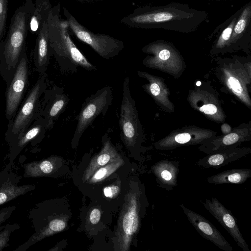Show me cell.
Segmentation results:
<instances>
[{
    "instance_id": "484cf974",
    "label": "cell",
    "mask_w": 251,
    "mask_h": 251,
    "mask_svg": "<svg viewBox=\"0 0 251 251\" xmlns=\"http://www.w3.org/2000/svg\"><path fill=\"white\" fill-rule=\"evenodd\" d=\"M240 140V137L237 133H231L224 136L222 139L220 145L216 150L215 152L219 151L236 144Z\"/></svg>"
},
{
    "instance_id": "9a60e30c",
    "label": "cell",
    "mask_w": 251,
    "mask_h": 251,
    "mask_svg": "<svg viewBox=\"0 0 251 251\" xmlns=\"http://www.w3.org/2000/svg\"><path fill=\"white\" fill-rule=\"evenodd\" d=\"M179 166L178 161L167 159L161 160L152 166L151 170L160 187L169 191L177 185Z\"/></svg>"
},
{
    "instance_id": "5b68a950",
    "label": "cell",
    "mask_w": 251,
    "mask_h": 251,
    "mask_svg": "<svg viewBox=\"0 0 251 251\" xmlns=\"http://www.w3.org/2000/svg\"><path fill=\"white\" fill-rule=\"evenodd\" d=\"M47 74L40 75L26 95L14 117L9 121L5 133L8 144L40 117L41 100L47 88Z\"/></svg>"
},
{
    "instance_id": "83f0119b",
    "label": "cell",
    "mask_w": 251,
    "mask_h": 251,
    "mask_svg": "<svg viewBox=\"0 0 251 251\" xmlns=\"http://www.w3.org/2000/svg\"><path fill=\"white\" fill-rule=\"evenodd\" d=\"M120 187L117 185H111L105 187L103 189V193L106 197L114 198L119 193Z\"/></svg>"
},
{
    "instance_id": "e575fe53",
    "label": "cell",
    "mask_w": 251,
    "mask_h": 251,
    "mask_svg": "<svg viewBox=\"0 0 251 251\" xmlns=\"http://www.w3.org/2000/svg\"><path fill=\"white\" fill-rule=\"evenodd\" d=\"M215 0V1H228L229 0Z\"/></svg>"
},
{
    "instance_id": "1f68e13d",
    "label": "cell",
    "mask_w": 251,
    "mask_h": 251,
    "mask_svg": "<svg viewBox=\"0 0 251 251\" xmlns=\"http://www.w3.org/2000/svg\"><path fill=\"white\" fill-rule=\"evenodd\" d=\"M200 110L206 114L212 115L216 113L217 109L214 104H209L201 107Z\"/></svg>"
},
{
    "instance_id": "8992f818",
    "label": "cell",
    "mask_w": 251,
    "mask_h": 251,
    "mask_svg": "<svg viewBox=\"0 0 251 251\" xmlns=\"http://www.w3.org/2000/svg\"><path fill=\"white\" fill-rule=\"evenodd\" d=\"M63 11L69 28L73 34L102 58L109 60L117 56L124 49V43L122 41L110 35L94 33L79 24L65 8Z\"/></svg>"
},
{
    "instance_id": "ba28073f",
    "label": "cell",
    "mask_w": 251,
    "mask_h": 251,
    "mask_svg": "<svg viewBox=\"0 0 251 251\" xmlns=\"http://www.w3.org/2000/svg\"><path fill=\"white\" fill-rule=\"evenodd\" d=\"M29 63L25 50L23 53L14 73L6 83L5 117L10 120L17 113L29 85Z\"/></svg>"
},
{
    "instance_id": "ac0fdd59",
    "label": "cell",
    "mask_w": 251,
    "mask_h": 251,
    "mask_svg": "<svg viewBox=\"0 0 251 251\" xmlns=\"http://www.w3.org/2000/svg\"><path fill=\"white\" fill-rule=\"evenodd\" d=\"M250 152L248 149H226L208 154L196 165L203 168H219L235 161Z\"/></svg>"
},
{
    "instance_id": "cb8c5ba5",
    "label": "cell",
    "mask_w": 251,
    "mask_h": 251,
    "mask_svg": "<svg viewBox=\"0 0 251 251\" xmlns=\"http://www.w3.org/2000/svg\"><path fill=\"white\" fill-rule=\"evenodd\" d=\"M20 225L17 223H8L0 226V251L8 247L10 236L12 232L20 228Z\"/></svg>"
},
{
    "instance_id": "836d02e7",
    "label": "cell",
    "mask_w": 251,
    "mask_h": 251,
    "mask_svg": "<svg viewBox=\"0 0 251 251\" xmlns=\"http://www.w3.org/2000/svg\"><path fill=\"white\" fill-rule=\"evenodd\" d=\"M222 130L225 134L228 133L230 131V127L227 124H224L222 126Z\"/></svg>"
},
{
    "instance_id": "f1b7e54d",
    "label": "cell",
    "mask_w": 251,
    "mask_h": 251,
    "mask_svg": "<svg viewBox=\"0 0 251 251\" xmlns=\"http://www.w3.org/2000/svg\"><path fill=\"white\" fill-rule=\"evenodd\" d=\"M227 83L232 90L238 94H240L243 91L242 88L238 79L233 76L228 78Z\"/></svg>"
},
{
    "instance_id": "e0dca14e",
    "label": "cell",
    "mask_w": 251,
    "mask_h": 251,
    "mask_svg": "<svg viewBox=\"0 0 251 251\" xmlns=\"http://www.w3.org/2000/svg\"><path fill=\"white\" fill-rule=\"evenodd\" d=\"M49 37L47 20L45 21L37 35L33 58L36 71L40 75L46 73L50 63Z\"/></svg>"
},
{
    "instance_id": "3957f363",
    "label": "cell",
    "mask_w": 251,
    "mask_h": 251,
    "mask_svg": "<svg viewBox=\"0 0 251 251\" xmlns=\"http://www.w3.org/2000/svg\"><path fill=\"white\" fill-rule=\"evenodd\" d=\"M34 8L32 0H25L24 5L15 10L7 35L0 46V75L6 83L13 76L26 50L29 22Z\"/></svg>"
},
{
    "instance_id": "d590c367",
    "label": "cell",
    "mask_w": 251,
    "mask_h": 251,
    "mask_svg": "<svg viewBox=\"0 0 251 251\" xmlns=\"http://www.w3.org/2000/svg\"><path fill=\"white\" fill-rule=\"evenodd\" d=\"M201 82L200 81H198L196 83V84L198 85V86H199L201 85Z\"/></svg>"
},
{
    "instance_id": "44dd1931",
    "label": "cell",
    "mask_w": 251,
    "mask_h": 251,
    "mask_svg": "<svg viewBox=\"0 0 251 251\" xmlns=\"http://www.w3.org/2000/svg\"><path fill=\"white\" fill-rule=\"evenodd\" d=\"M251 177V169L248 168L232 169L212 176L207 181L212 184H241Z\"/></svg>"
},
{
    "instance_id": "ffe728a7",
    "label": "cell",
    "mask_w": 251,
    "mask_h": 251,
    "mask_svg": "<svg viewBox=\"0 0 251 251\" xmlns=\"http://www.w3.org/2000/svg\"><path fill=\"white\" fill-rule=\"evenodd\" d=\"M251 1L243 7L232 30L230 43H237L247 38L251 33Z\"/></svg>"
},
{
    "instance_id": "52a82bcc",
    "label": "cell",
    "mask_w": 251,
    "mask_h": 251,
    "mask_svg": "<svg viewBox=\"0 0 251 251\" xmlns=\"http://www.w3.org/2000/svg\"><path fill=\"white\" fill-rule=\"evenodd\" d=\"M113 101L112 88L106 86L87 97L77 115V124L72 144L77 146L82 135L98 116H104Z\"/></svg>"
},
{
    "instance_id": "d6986e66",
    "label": "cell",
    "mask_w": 251,
    "mask_h": 251,
    "mask_svg": "<svg viewBox=\"0 0 251 251\" xmlns=\"http://www.w3.org/2000/svg\"><path fill=\"white\" fill-rule=\"evenodd\" d=\"M62 164L63 159L55 155L32 161L23 165V176L25 178L50 176L57 172Z\"/></svg>"
},
{
    "instance_id": "2e32d148",
    "label": "cell",
    "mask_w": 251,
    "mask_h": 251,
    "mask_svg": "<svg viewBox=\"0 0 251 251\" xmlns=\"http://www.w3.org/2000/svg\"><path fill=\"white\" fill-rule=\"evenodd\" d=\"M103 137L104 139L100 151L91 159L83 173L82 180L84 182L87 181L99 168L122 158L108 136L105 135Z\"/></svg>"
},
{
    "instance_id": "7402d4cb",
    "label": "cell",
    "mask_w": 251,
    "mask_h": 251,
    "mask_svg": "<svg viewBox=\"0 0 251 251\" xmlns=\"http://www.w3.org/2000/svg\"><path fill=\"white\" fill-rule=\"evenodd\" d=\"M34 5L35 8L29 22L28 31L37 35L44 22L47 20L51 6L49 0H35Z\"/></svg>"
},
{
    "instance_id": "d4e9b609",
    "label": "cell",
    "mask_w": 251,
    "mask_h": 251,
    "mask_svg": "<svg viewBox=\"0 0 251 251\" xmlns=\"http://www.w3.org/2000/svg\"><path fill=\"white\" fill-rule=\"evenodd\" d=\"M10 0H0V46L4 40L6 32V21Z\"/></svg>"
},
{
    "instance_id": "30bf717a",
    "label": "cell",
    "mask_w": 251,
    "mask_h": 251,
    "mask_svg": "<svg viewBox=\"0 0 251 251\" xmlns=\"http://www.w3.org/2000/svg\"><path fill=\"white\" fill-rule=\"evenodd\" d=\"M48 128L46 121L40 117L15 139L9 143L8 162L4 169L11 170L15 159L22 150L28 144L33 146L41 142Z\"/></svg>"
},
{
    "instance_id": "5bb4252c",
    "label": "cell",
    "mask_w": 251,
    "mask_h": 251,
    "mask_svg": "<svg viewBox=\"0 0 251 251\" xmlns=\"http://www.w3.org/2000/svg\"><path fill=\"white\" fill-rule=\"evenodd\" d=\"M22 176L4 169L0 172V205L35 189L31 184L19 186Z\"/></svg>"
},
{
    "instance_id": "8d00e7d4",
    "label": "cell",
    "mask_w": 251,
    "mask_h": 251,
    "mask_svg": "<svg viewBox=\"0 0 251 251\" xmlns=\"http://www.w3.org/2000/svg\"></svg>"
},
{
    "instance_id": "4dcf8cb0",
    "label": "cell",
    "mask_w": 251,
    "mask_h": 251,
    "mask_svg": "<svg viewBox=\"0 0 251 251\" xmlns=\"http://www.w3.org/2000/svg\"><path fill=\"white\" fill-rule=\"evenodd\" d=\"M101 217V212L99 209L95 208L90 212L89 220L91 224L96 225L99 223Z\"/></svg>"
},
{
    "instance_id": "6da1fadb",
    "label": "cell",
    "mask_w": 251,
    "mask_h": 251,
    "mask_svg": "<svg viewBox=\"0 0 251 251\" xmlns=\"http://www.w3.org/2000/svg\"><path fill=\"white\" fill-rule=\"evenodd\" d=\"M208 19L207 11L193 8L188 4L173 2L138 8L121 22L132 28H160L188 33L197 30Z\"/></svg>"
},
{
    "instance_id": "d6a6232c",
    "label": "cell",
    "mask_w": 251,
    "mask_h": 251,
    "mask_svg": "<svg viewBox=\"0 0 251 251\" xmlns=\"http://www.w3.org/2000/svg\"><path fill=\"white\" fill-rule=\"evenodd\" d=\"M150 89L152 95L155 96H158L160 92V87L156 83H151L150 85Z\"/></svg>"
},
{
    "instance_id": "8fae6325",
    "label": "cell",
    "mask_w": 251,
    "mask_h": 251,
    "mask_svg": "<svg viewBox=\"0 0 251 251\" xmlns=\"http://www.w3.org/2000/svg\"><path fill=\"white\" fill-rule=\"evenodd\" d=\"M205 208L222 226L243 251H251L237 225L231 211L215 198L206 199L203 202Z\"/></svg>"
},
{
    "instance_id": "603a6c76",
    "label": "cell",
    "mask_w": 251,
    "mask_h": 251,
    "mask_svg": "<svg viewBox=\"0 0 251 251\" xmlns=\"http://www.w3.org/2000/svg\"><path fill=\"white\" fill-rule=\"evenodd\" d=\"M124 163L123 158L108 163L97 169L87 181L89 184L100 182L113 173Z\"/></svg>"
},
{
    "instance_id": "4316f807",
    "label": "cell",
    "mask_w": 251,
    "mask_h": 251,
    "mask_svg": "<svg viewBox=\"0 0 251 251\" xmlns=\"http://www.w3.org/2000/svg\"><path fill=\"white\" fill-rule=\"evenodd\" d=\"M16 209V206L12 205L0 210V226L11 216Z\"/></svg>"
},
{
    "instance_id": "9c48e42d",
    "label": "cell",
    "mask_w": 251,
    "mask_h": 251,
    "mask_svg": "<svg viewBox=\"0 0 251 251\" xmlns=\"http://www.w3.org/2000/svg\"><path fill=\"white\" fill-rule=\"evenodd\" d=\"M119 125L121 135L127 147H134L139 135L138 115L129 90V78L126 76L123 84Z\"/></svg>"
},
{
    "instance_id": "4fadbf2b",
    "label": "cell",
    "mask_w": 251,
    "mask_h": 251,
    "mask_svg": "<svg viewBox=\"0 0 251 251\" xmlns=\"http://www.w3.org/2000/svg\"><path fill=\"white\" fill-rule=\"evenodd\" d=\"M180 206L188 220L203 238L209 240L223 251H233L232 246L209 220L186 207L183 204H180Z\"/></svg>"
},
{
    "instance_id": "f546056e",
    "label": "cell",
    "mask_w": 251,
    "mask_h": 251,
    "mask_svg": "<svg viewBox=\"0 0 251 251\" xmlns=\"http://www.w3.org/2000/svg\"><path fill=\"white\" fill-rule=\"evenodd\" d=\"M191 140V135L186 132L178 134L175 136L174 138L176 145L185 144L188 143Z\"/></svg>"
},
{
    "instance_id": "7a4b0ae2",
    "label": "cell",
    "mask_w": 251,
    "mask_h": 251,
    "mask_svg": "<svg viewBox=\"0 0 251 251\" xmlns=\"http://www.w3.org/2000/svg\"><path fill=\"white\" fill-rule=\"evenodd\" d=\"M50 52L53 56L61 71L64 73H76L78 68L95 71L92 64L79 50L71 38L67 20L60 14V5L51 7L48 17Z\"/></svg>"
},
{
    "instance_id": "277c9868",
    "label": "cell",
    "mask_w": 251,
    "mask_h": 251,
    "mask_svg": "<svg viewBox=\"0 0 251 251\" xmlns=\"http://www.w3.org/2000/svg\"><path fill=\"white\" fill-rule=\"evenodd\" d=\"M141 195V190L138 183L126 195L113 238L115 250L128 251L133 236L139 229Z\"/></svg>"
},
{
    "instance_id": "7c38bea8",
    "label": "cell",
    "mask_w": 251,
    "mask_h": 251,
    "mask_svg": "<svg viewBox=\"0 0 251 251\" xmlns=\"http://www.w3.org/2000/svg\"><path fill=\"white\" fill-rule=\"evenodd\" d=\"M69 100V96L60 87L54 85L45 91L41 100L40 117L46 121L48 129L53 127Z\"/></svg>"
}]
</instances>
